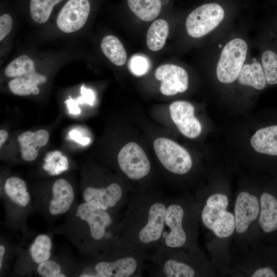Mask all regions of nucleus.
Here are the masks:
<instances>
[{"label":"nucleus","mask_w":277,"mask_h":277,"mask_svg":"<svg viewBox=\"0 0 277 277\" xmlns=\"http://www.w3.org/2000/svg\"><path fill=\"white\" fill-rule=\"evenodd\" d=\"M156 80L161 82L160 91L170 96L183 93L188 88L189 75L183 67L174 64L159 66L155 71Z\"/></svg>","instance_id":"obj_17"},{"label":"nucleus","mask_w":277,"mask_h":277,"mask_svg":"<svg viewBox=\"0 0 277 277\" xmlns=\"http://www.w3.org/2000/svg\"><path fill=\"white\" fill-rule=\"evenodd\" d=\"M170 116L180 132L189 138L198 137L202 132V127L194 116V108L188 102L177 101L169 106Z\"/></svg>","instance_id":"obj_18"},{"label":"nucleus","mask_w":277,"mask_h":277,"mask_svg":"<svg viewBox=\"0 0 277 277\" xmlns=\"http://www.w3.org/2000/svg\"><path fill=\"white\" fill-rule=\"evenodd\" d=\"M52 247L50 237L45 234L37 235L29 248L32 261L36 265L50 259Z\"/></svg>","instance_id":"obj_27"},{"label":"nucleus","mask_w":277,"mask_h":277,"mask_svg":"<svg viewBox=\"0 0 277 277\" xmlns=\"http://www.w3.org/2000/svg\"><path fill=\"white\" fill-rule=\"evenodd\" d=\"M6 254V248L5 246L1 242V245H0V270L1 271H2L3 268Z\"/></svg>","instance_id":"obj_36"},{"label":"nucleus","mask_w":277,"mask_h":277,"mask_svg":"<svg viewBox=\"0 0 277 277\" xmlns=\"http://www.w3.org/2000/svg\"><path fill=\"white\" fill-rule=\"evenodd\" d=\"M90 10L88 0H68L57 16V26L64 32H75L85 25Z\"/></svg>","instance_id":"obj_16"},{"label":"nucleus","mask_w":277,"mask_h":277,"mask_svg":"<svg viewBox=\"0 0 277 277\" xmlns=\"http://www.w3.org/2000/svg\"><path fill=\"white\" fill-rule=\"evenodd\" d=\"M273 19L274 20L275 23L277 25V13L275 14V15L274 16V17H273Z\"/></svg>","instance_id":"obj_38"},{"label":"nucleus","mask_w":277,"mask_h":277,"mask_svg":"<svg viewBox=\"0 0 277 277\" xmlns=\"http://www.w3.org/2000/svg\"><path fill=\"white\" fill-rule=\"evenodd\" d=\"M112 212L98 208L86 202L80 204L74 211V220L80 234L78 240L92 255L107 247L120 236L119 220Z\"/></svg>","instance_id":"obj_7"},{"label":"nucleus","mask_w":277,"mask_h":277,"mask_svg":"<svg viewBox=\"0 0 277 277\" xmlns=\"http://www.w3.org/2000/svg\"><path fill=\"white\" fill-rule=\"evenodd\" d=\"M168 197L130 196L119 225V234L144 251L147 258L158 247L163 233Z\"/></svg>","instance_id":"obj_2"},{"label":"nucleus","mask_w":277,"mask_h":277,"mask_svg":"<svg viewBox=\"0 0 277 277\" xmlns=\"http://www.w3.org/2000/svg\"><path fill=\"white\" fill-rule=\"evenodd\" d=\"M47 78L44 75L35 71L14 78L9 83V88L14 94L26 96L30 94L37 95L39 92L38 85L46 82Z\"/></svg>","instance_id":"obj_22"},{"label":"nucleus","mask_w":277,"mask_h":277,"mask_svg":"<svg viewBox=\"0 0 277 277\" xmlns=\"http://www.w3.org/2000/svg\"><path fill=\"white\" fill-rule=\"evenodd\" d=\"M69 137L81 144L82 145H86L90 142V139L88 137H83L81 133L76 130H72L69 132Z\"/></svg>","instance_id":"obj_34"},{"label":"nucleus","mask_w":277,"mask_h":277,"mask_svg":"<svg viewBox=\"0 0 277 277\" xmlns=\"http://www.w3.org/2000/svg\"><path fill=\"white\" fill-rule=\"evenodd\" d=\"M8 137V133L5 130H0V147L2 148L3 145L7 140Z\"/></svg>","instance_id":"obj_37"},{"label":"nucleus","mask_w":277,"mask_h":277,"mask_svg":"<svg viewBox=\"0 0 277 277\" xmlns=\"http://www.w3.org/2000/svg\"><path fill=\"white\" fill-rule=\"evenodd\" d=\"M209 41V65L216 81L231 86L251 54L253 46L246 27L234 22Z\"/></svg>","instance_id":"obj_3"},{"label":"nucleus","mask_w":277,"mask_h":277,"mask_svg":"<svg viewBox=\"0 0 277 277\" xmlns=\"http://www.w3.org/2000/svg\"><path fill=\"white\" fill-rule=\"evenodd\" d=\"M260 211L259 185L241 187L234 196L235 231L231 258L255 243Z\"/></svg>","instance_id":"obj_8"},{"label":"nucleus","mask_w":277,"mask_h":277,"mask_svg":"<svg viewBox=\"0 0 277 277\" xmlns=\"http://www.w3.org/2000/svg\"><path fill=\"white\" fill-rule=\"evenodd\" d=\"M147 259L155 268V276H217L210 260L200 249L159 247Z\"/></svg>","instance_id":"obj_6"},{"label":"nucleus","mask_w":277,"mask_h":277,"mask_svg":"<svg viewBox=\"0 0 277 277\" xmlns=\"http://www.w3.org/2000/svg\"><path fill=\"white\" fill-rule=\"evenodd\" d=\"M121 170L127 177L138 181L146 177L150 171V163L143 149L136 143L125 145L117 155Z\"/></svg>","instance_id":"obj_14"},{"label":"nucleus","mask_w":277,"mask_h":277,"mask_svg":"<svg viewBox=\"0 0 277 277\" xmlns=\"http://www.w3.org/2000/svg\"><path fill=\"white\" fill-rule=\"evenodd\" d=\"M75 198L72 185L67 180L59 179L52 185L49 196H44V208L52 216L61 215L70 210Z\"/></svg>","instance_id":"obj_15"},{"label":"nucleus","mask_w":277,"mask_h":277,"mask_svg":"<svg viewBox=\"0 0 277 277\" xmlns=\"http://www.w3.org/2000/svg\"><path fill=\"white\" fill-rule=\"evenodd\" d=\"M259 185L260 211L255 243L277 245V181L269 180Z\"/></svg>","instance_id":"obj_11"},{"label":"nucleus","mask_w":277,"mask_h":277,"mask_svg":"<svg viewBox=\"0 0 277 277\" xmlns=\"http://www.w3.org/2000/svg\"><path fill=\"white\" fill-rule=\"evenodd\" d=\"M104 54L114 64L122 66L127 60L126 50L120 41L115 36H105L101 43Z\"/></svg>","instance_id":"obj_25"},{"label":"nucleus","mask_w":277,"mask_h":277,"mask_svg":"<svg viewBox=\"0 0 277 277\" xmlns=\"http://www.w3.org/2000/svg\"><path fill=\"white\" fill-rule=\"evenodd\" d=\"M200 228L197 202L194 196L169 197L159 247L200 249Z\"/></svg>","instance_id":"obj_5"},{"label":"nucleus","mask_w":277,"mask_h":277,"mask_svg":"<svg viewBox=\"0 0 277 277\" xmlns=\"http://www.w3.org/2000/svg\"><path fill=\"white\" fill-rule=\"evenodd\" d=\"M33 61L26 55L13 60L5 68V74L8 77L16 78L35 72Z\"/></svg>","instance_id":"obj_28"},{"label":"nucleus","mask_w":277,"mask_h":277,"mask_svg":"<svg viewBox=\"0 0 277 277\" xmlns=\"http://www.w3.org/2000/svg\"><path fill=\"white\" fill-rule=\"evenodd\" d=\"M233 84L244 91L260 92L269 86L258 56L250 55Z\"/></svg>","instance_id":"obj_20"},{"label":"nucleus","mask_w":277,"mask_h":277,"mask_svg":"<svg viewBox=\"0 0 277 277\" xmlns=\"http://www.w3.org/2000/svg\"><path fill=\"white\" fill-rule=\"evenodd\" d=\"M223 188L207 187L194 196L209 258L217 276H229L235 231L234 196L226 187Z\"/></svg>","instance_id":"obj_1"},{"label":"nucleus","mask_w":277,"mask_h":277,"mask_svg":"<svg viewBox=\"0 0 277 277\" xmlns=\"http://www.w3.org/2000/svg\"><path fill=\"white\" fill-rule=\"evenodd\" d=\"M169 33V25L164 19H158L149 28L146 37L147 45L153 51L163 48Z\"/></svg>","instance_id":"obj_26"},{"label":"nucleus","mask_w":277,"mask_h":277,"mask_svg":"<svg viewBox=\"0 0 277 277\" xmlns=\"http://www.w3.org/2000/svg\"><path fill=\"white\" fill-rule=\"evenodd\" d=\"M36 272L43 277H65L69 275L62 263L55 259H50L38 265Z\"/></svg>","instance_id":"obj_30"},{"label":"nucleus","mask_w":277,"mask_h":277,"mask_svg":"<svg viewBox=\"0 0 277 277\" xmlns=\"http://www.w3.org/2000/svg\"><path fill=\"white\" fill-rule=\"evenodd\" d=\"M62 0H31L30 12L36 23L43 24L49 19L54 6Z\"/></svg>","instance_id":"obj_29"},{"label":"nucleus","mask_w":277,"mask_h":277,"mask_svg":"<svg viewBox=\"0 0 277 277\" xmlns=\"http://www.w3.org/2000/svg\"><path fill=\"white\" fill-rule=\"evenodd\" d=\"M129 8L138 17L145 22H150L160 14L161 0H127Z\"/></svg>","instance_id":"obj_24"},{"label":"nucleus","mask_w":277,"mask_h":277,"mask_svg":"<svg viewBox=\"0 0 277 277\" xmlns=\"http://www.w3.org/2000/svg\"><path fill=\"white\" fill-rule=\"evenodd\" d=\"M229 276H277V245L257 242L231 258Z\"/></svg>","instance_id":"obj_9"},{"label":"nucleus","mask_w":277,"mask_h":277,"mask_svg":"<svg viewBox=\"0 0 277 277\" xmlns=\"http://www.w3.org/2000/svg\"><path fill=\"white\" fill-rule=\"evenodd\" d=\"M81 96L78 97L76 101L78 104L86 103L91 106L93 105L94 101V95L91 89H87L84 85L81 87Z\"/></svg>","instance_id":"obj_33"},{"label":"nucleus","mask_w":277,"mask_h":277,"mask_svg":"<svg viewBox=\"0 0 277 277\" xmlns=\"http://www.w3.org/2000/svg\"><path fill=\"white\" fill-rule=\"evenodd\" d=\"M65 103L67 104V107L69 110V112L70 113L76 115L81 113V110L78 107V103L74 100L70 96H69V99L67 100Z\"/></svg>","instance_id":"obj_35"},{"label":"nucleus","mask_w":277,"mask_h":277,"mask_svg":"<svg viewBox=\"0 0 277 277\" xmlns=\"http://www.w3.org/2000/svg\"><path fill=\"white\" fill-rule=\"evenodd\" d=\"M252 42L268 86L277 85V25L273 18L260 25Z\"/></svg>","instance_id":"obj_12"},{"label":"nucleus","mask_w":277,"mask_h":277,"mask_svg":"<svg viewBox=\"0 0 277 277\" xmlns=\"http://www.w3.org/2000/svg\"><path fill=\"white\" fill-rule=\"evenodd\" d=\"M233 23L222 5L211 2L191 11L186 19L185 27L187 34L192 39L211 38Z\"/></svg>","instance_id":"obj_10"},{"label":"nucleus","mask_w":277,"mask_h":277,"mask_svg":"<svg viewBox=\"0 0 277 277\" xmlns=\"http://www.w3.org/2000/svg\"><path fill=\"white\" fill-rule=\"evenodd\" d=\"M271 122L258 129L250 143L256 152L269 159L274 169L277 167V121Z\"/></svg>","instance_id":"obj_19"},{"label":"nucleus","mask_w":277,"mask_h":277,"mask_svg":"<svg viewBox=\"0 0 277 277\" xmlns=\"http://www.w3.org/2000/svg\"><path fill=\"white\" fill-rule=\"evenodd\" d=\"M6 197L14 205L21 208L27 207L31 202V196L25 182L21 178H8L4 185Z\"/></svg>","instance_id":"obj_23"},{"label":"nucleus","mask_w":277,"mask_h":277,"mask_svg":"<svg viewBox=\"0 0 277 277\" xmlns=\"http://www.w3.org/2000/svg\"><path fill=\"white\" fill-rule=\"evenodd\" d=\"M129 68L131 72L135 75L141 76L147 72L149 64L147 59L144 56L136 55L133 56L129 62Z\"/></svg>","instance_id":"obj_31"},{"label":"nucleus","mask_w":277,"mask_h":277,"mask_svg":"<svg viewBox=\"0 0 277 277\" xmlns=\"http://www.w3.org/2000/svg\"><path fill=\"white\" fill-rule=\"evenodd\" d=\"M49 138V133L44 129L35 132L28 131L21 134L17 140L22 158L28 162L35 160L38 155L39 149L47 144Z\"/></svg>","instance_id":"obj_21"},{"label":"nucleus","mask_w":277,"mask_h":277,"mask_svg":"<svg viewBox=\"0 0 277 277\" xmlns=\"http://www.w3.org/2000/svg\"><path fill=\"white\" fill-rule=\"evenodd\" d=\"M12 26V19L8 14L0 17V41H2L10 32Z\"/></svg>","instance_id":"obj_32"},{"label":"nucleus","mask_w":277,"mask_h":277,"mask_svg":"<svg viewBox=\"0 0 277 277\" xmlns=\"http://www.w3.org/2000/svg\"><path fill=\"white\" fill-rule=\"evenodd\" d=\"M93 256L94 260L84 267L77 276H137L147 258L144 251L121 236Z\"/></svg>","instance_id":"obj_4"},{"label":"nucleus","mask_w":277,"mask_h":277,"mask_svg":"<svg viewBox=\"0 0 277 277\" xmlns=\"http://www.w3.org/2000/svg\"><path fill=\"white\" fill-rule=\"evenodd\" d=\"M153 147L159 161L168 171L184 175L191 170V156L185 148L175 142L166 138H159L154 141Z\"/></svg>","instance_id":"obj_13"}]
</instances>
